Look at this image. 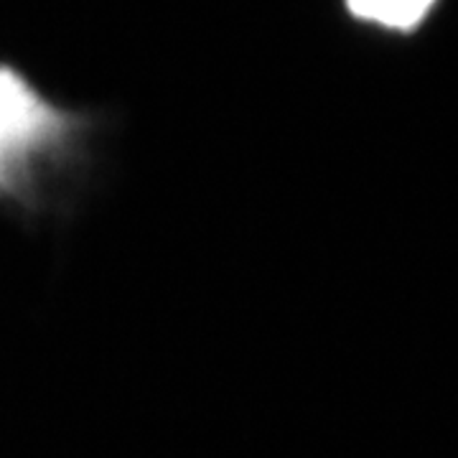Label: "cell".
<instances>
[{
    "label": "cell",
    "instance_id": "6da1fadb",
    "mask_svg": "<svg viewBox=\"0 0 458 458\" xmlns=\"http://www.w3.org/2000/svg\"><path fill=\"white\" fill-rule=\"evenodd\" d=\"M84 132L82 120L51 102L13 66L0 64V207L38 216L51 207L54 179Z\"/></svg>",
    "mask_w": 458,
    "mask_h": 458
},
{
    "label": "cell",
    "instance_id": "7a4b0ae2",
    "mask_svg": "<svg viewBox=\"0 0 458 458\" xmlns=\"http://www.w3.org/2000/svg\"><path fill=\"white\" fill-rule=\"evenodd\" d=\"M346 13L382 31L408 33L433 16L438 0H344Z\"/></svg>",
    "mask_w": 458,
    "mask_h": 458
}]
</instances>
